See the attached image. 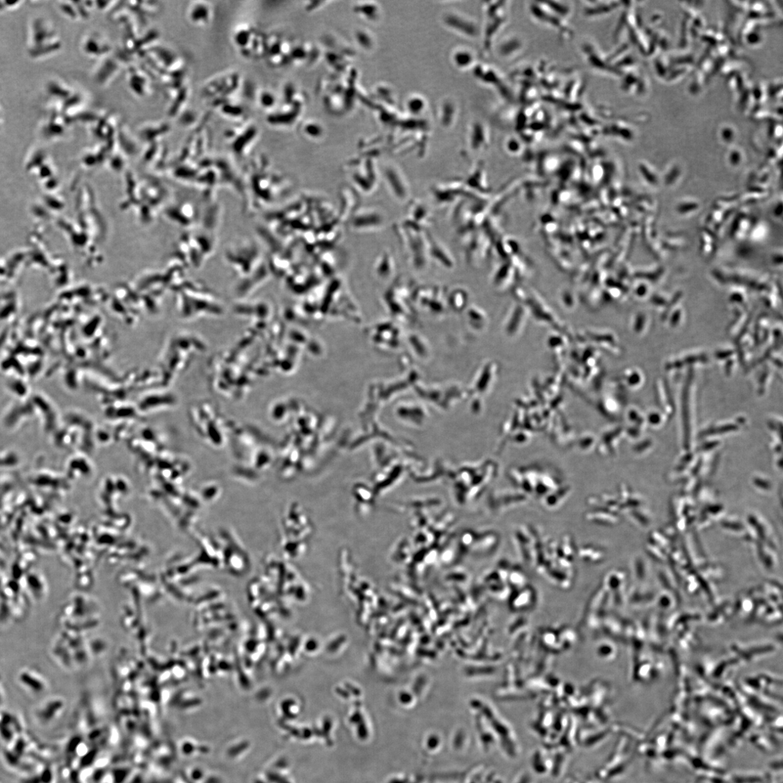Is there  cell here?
<instances>
[{
    "label": "cell",
    "instance_id": "6da1fadb",
    "mask_svg": "<svg viewBox=\"0 0 783 783\" xmlns=\"http://www.w3.org/2000/svg\"><path fill=\"white\" fill-rule=\"evenodd\" d=\"M257 135V127L252 123L244 121L229 130L227 138L232 151L242 158L255 143Z\"/></svg>",
    "mask_w": 783,
    "mask_h": 783
},
{
    "label": "cell",
    "instance_id": "7a4b0ae2",
    "mask_svg": "<svg viewBox=\"0 0 783 783\" xmlns=\"http://www.w3.org/2000/svg\"><path fill=\"white\" fill-rule=\"evenodd\" d=\"M486 7L487 23L486 24V48L489 50L495 38L505 27L508 21V9L506 2H499Z\"/></svg>",
    "mask_w": 783,
    "mask_h": 783
},
{
    "label": "cell",
    "instance_id": "3957f363",
    "mask_svg": "<svg viewBox=\"0 0 783 783\" xmlns=\"http://www.w3.org/2000/svg\"><path fill=\"white\" fill-rule=\"evenodd\" d=\"M530 10L532 16L537 21L551 27L565 39L572 37L573 32L567 24V20L557 15L546 3H533Z\"/></svg>",
    "mask_w": 783,
    "mask_h": 783
},
{
    "label": "cell",
    "instance_id": "277c9868",
    "mask_svg": "<svg viewBox=\"0 0 783 783\" xmlns=\"http://www.w3.org/2000/svg\"><path fill=\"white\" fill-rule=\"evenodd\" d=\"M384 181L387 190L398 201L406 202L411 196L409 183L402 171L394 165H387L384 170Z\"/></svg>",
    "mask_w": 783,
    "mask_h": 783
},
{
    "label": "cell",
    "instance_id": "5b68a950",
    "mask_svg": "<svg viewBox=\"0 0 783 783\" xmlns=\"http://www.w3.org/2000/svg\"><path fill=\"white\" fill-rule=\"evenodd\" d=\"M352 228L360 232L372 233L382 230L385 226L383 213L375 208H365L357 212L351 221Z\"/></svg>",
    "mask_w": 783,
    "mask_h": 783
},
{
    "label": "cell",
    "instance_id": "8992f818",
    "mask_svg": "<svg viewBox=\"0 0 783 783\" xmlns=\"http://www.w3.org/2000/svg\"><path fill=\"white\" fill-rule=\"evenodd\" d=\"M352 180L354 185L364 194L374 193L379 184L378 173L372 163H367L366 168L364 165H357L355 170H352Z\"/></svg>",
    "mask_w": 783,
    "mask_h": 783
},
{
    "label": "cell",
    "instance_id": "52a82bcc",
    "mask_svg": "<svg viewBox=\"0 0 783 783\" xmlns=\"http://www.w3.org/2000/svg\"><path fill=\"white\" fill-rule=\"evenodd\" d=\"M322 51L312 44L302 41L292 44L290 65L309 66L322 56Z\"/></svg>",
    "mask_w": 783,
    "mask_h": 783
},
{
    "label": "cell",
    "instance_id": "ba28073f",
    "mask_svg": "<svg viewBox=\"0 0 783 783\" xmlns=\"http://www.w3.org/2000/svg\"><path fill=\"white\" fill-rule=\"evenodd\" d=\"M408 215V227L424 231L431 225V212L422 203L416 201L411 204Z\"/></svg>",
    "mask_w": 783,
    "mask_h": 783
},
{
    "label": "cell",
    "instance_id": "9c48e42d",
    "mask_svg": "<svg viewBox=\"0 0 783 783\" xmlns=\"http://www.w3.org/2000/svg\"><path fill=\"white\" fill-rule=\"evenodd\" d=\"M19 682L23 687L31 693L39 695L48 689V682L44 676L36 670L25 669L19 675Z\"/></svg>",
    "mask_w": 783,
    "mask_h": 783
},
{
    "label": "cell",
    "instance_id": "30bf717a",
    "mask_svg": "<svg viewBox=\"0 0 783 783\" xmlns=\"http://www.w3.org/2000/svg\"><path fill=\"white\" fill-rule=\"evenodd\" d=\"M429 256L436 260L438 264L446 270H451L454 267V260L448 249L439 241L428 235Z\"/></svg>",
    "mask_w": 783,
    "mask_h": 783
},
{
    "label": "cell",
    "instance_id": "8fae6325",
    "mask_svg": "<svg viewBox=\"0 0 783 783\" xmlns=\"http://www.w3.org/2000/svg\"><path fill=\"white\" fill-rule=\"evenodd\" d=\"M523 50V41L515 35H511L503 39L500 44V48H498L501 56L506 58V59H512V58L521 53Z\"/></svg>",
    "mask_w": 783,
    "mask_h": 783
},
{
    "label": "cell",
    "instance_id": "7c38bea8",
    "mask_svg": "<svg viewBox=\"0 0 783 783\" xmlns=\"http://www.w3.org/2000/svg\"><path fill=\"white\" fill-rule=\"evenodd\" d=\"M303 138L309 140H319L325 135V128L321 123L314 119L303 121L300 128Z\"/></svg>",
    "mask_w": 783,
    "mask_h": 783
},
{
    "label": "cell",
    "instance_id": "4fadbf2b",
    "mask_svg": "<svg viewBox=\"0 0 783 783\" xmlns=\"http://www.w3.org/2000/svg\"><path fill=\"white\" fill-rule=\"evenodd\" d=\"M374 273L383 276H389L396 271V265L393 255L384 252L377 257L374 267Z\"/></svg>",
    "mask_w": 783,
    "mask_h": 783
},
{
    "label": "cell",
    "instance_id": "5bb4252c",
    "mask_svg": "<svg viewBox=\"0 0 783 783\" xmlns=\"http://www.w3.org/2000/svg\"><path fill=\"white\" fill-rule=\"evenodd\" d=\"M224 103L222 107V113L227 118L232 119L233 121H237L239 123L245 121V116L246 114L245 107L241 104L232 101L230 102V99H224Z\"/></svg>",
    "mask_w": 783,
    "mask_h": 783
},
{
    "label": "cell",
    "instance_id": "9a60e30c",
    "mask_svg": "<svg viewBox=\"0 0 783 783\" xmlns=\"http://www.w3.org/2000/svg\"><path fill=\"white\" fill-rule=\"evenodd\" d=\"M257 103L261 108L271 113L278 106L279 101L273 92L265 90L259 93Z\"/></svg>",
    "mask_w": 783,
    "mask_h": 783
}]
</instances>
